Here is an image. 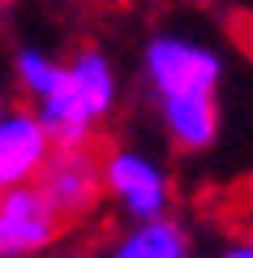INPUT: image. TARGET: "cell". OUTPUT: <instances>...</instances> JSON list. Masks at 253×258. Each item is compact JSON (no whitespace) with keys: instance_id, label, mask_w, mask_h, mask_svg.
Instances as JSON below:
<instances>
[{"instance_id":"obj_7","label":"cell","mask_w":253,"mask_h":258,"mask_svg":"<svg viewBox=\"0 0 253 258\" xmlns=\"http://www.w3.org/2000/svg\"><path fill=\"white\" fill-rule=\"evenodd\" d=\"M154 116L167 147L181 155H206L223 134V95H185V99H154Z\"/></svg>"},{"instance_id":"obj_10","label":"cell","mask_w":253,"mask_h":258,"mask_svg":"<svg viewBox=\"0 0 253 258\" xmlns=\"http://www.w3.org/2000/svg\"><path fill=\"white\" fill-rule=\"evenodd\" d=\"M210 258H253V245L249 241H227V245H219Z\"/></svg>"},{"instance_id":"obj_9","label":"cell","mask_w":253,"mask_h":258,"mask_svg":"<svg viewBox=\"0 0 253 258\" xmlns=\"http://www.w3.org/2000/svg\"><path fill=\"white\" fill-rule=\"evenodd\" d=\"M9 74H13L18 95L26 99V108H30L35 99H43V95L52 91L56 74H60V56L47 52V47H39V43H22V47H13Z\"/></svg>"},{"instance_id":"obj_6","label":"cell","mask_w":253,"mask_h":258,"mask_svg":"<svg viewBox=\"0 0 253 258\" xmlns=\"http://www.w3.org/2000/svg\"><path fill=\"white\" fill-rule=\"evenodd\" d=\"M52 155V138L26 103H9L0 116V194L35 185L39 168Z\"/></svg>"},{"instance_id":"obj_1","label":"cell","mask_w":253,"mask_h":258,"mask_svg":"<svg viewBox=\"0 0 253 258\" xmlns=\"http://www.w3.org/2000/svg\"><path fill=\"white\" fill-rule=\"evenodd\" d=\"M120 108V69L103 47H77L60 60L52 91L30 103L52 147H91Z\"/></svg>"},{"instance_id":"obj_4","label":"cell","mask_w":253,"mask_h":258,"mask_svg":"<svg viewBox=\"0 0 253 258\" xmlns=\"http://www.w3.org/2000/svg\"><path fill=\"white\" fill-rule=\"evenodd\" d=\"M35 189L47 198L64 224L86 220L103 207V176H99V151L95 147H52L47 164L39 168Z\"/></svg>"},{"instance_id":"obj_2","label":"cell","mask_w":253,"mask_h":258,"mask_svg":"<svg viewBox=\"0 0 253 258\" xmlns=\"http://www.w3.org/2000/svg\"><path fill=\"white\" fill-rule=\"evenodd\" d=\"M227 60L215 43L185 30H154L142 43V82L154 99H185V95H219Z\"/></svg>"},{"instance_id":"obj_13","label":"cell","mask_w":253,"mask_h":258,"mask_svg":"<svg viewBox=\"0 0 253 258\" xmlns=\"http://www.w3.org/2000/svg\"><path fill=\"white\" fill-rule=\"evenodd\" d=\"M5 108H9V99H5V91H0V116H5Z\"/></svg>"},{"instance_id":"obj_3","label":"cell","mask_w":253,"mask_h":258,"mask_svg":"<svg viewBox=\"0 0 253 258\" xmlns=\"http://www.w3.org/2000/svg\"><path fill=\"white\" fill-rule=\"evenodd\" d=\"M99 176H103V198H112L129 224L167 215L176 203V181L150 147L137 142H116L99 155Z\"/></svg>"},{"instance_id":"obj_5","label":"cell","mask_w":253,"mask_h":258,"mask_svg":"<svg viewBox=\"0 0 253 258\" xmlns=\"http://www.w3.org/2000/svg\"><path fill=\"white\" fill-rule=\"evenodd\" d=\"M64 237V220L35 185L0 194V258H39Z\"/></svg>"},{"instance_id":"obj_12","label":"cell","mask_w":253,"mask_h":258,"mask_svg":"<svg viewBox=\"0 0 253 258\" xmlns=\"http://www.w3.org/2000/svg\"><path fill=\"white\" fill-rule=\"evenodd\" d=\"M249 245H253V207H249Z\"/></svg>"},{"instance_id":"obj_11","label":"cell","mask_w":253,"mask_h":258,"mask_svg":"<svg viewBox=\"0 0 253 258\" xmlns=\"http://www.w3.org/2000/svg\"><path fill=\"white\" fill-rule=\"evenodd\" d=\"M13 9V0H0V18H5V13H9Z\"/></svg>"},{"instance_id":"obj_8","label":"cell","mask_w":253,"mask_h":258,"mask_svg":"<svg viewBox=\"0 0 253 258\" xmlns=\"http://www.w3.org/2000/svg\"><path fill=\"white\" fill-rule=\"evenodd\" d=\"M103 258H198V241L181 215L167 211V215H154V220L125 224L108 241Z\"/></svg>"}]
</instances>
